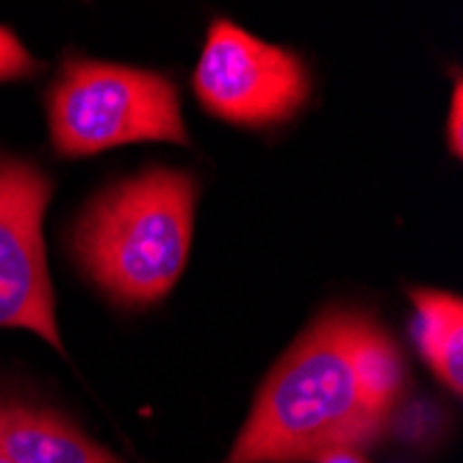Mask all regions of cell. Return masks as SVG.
Returning a JSON list of instances; mask_svg holds the SVG:
<instances>
[{
  "label": "cell",
  "instance_id": "obj_1",
  "mask_svg": "<svg viewBox=\"0 0 463 463\" xmlns=\"http://www.w3.org/2000/svg\"><path fill=\"white\" fill-rule=\"evenodd\" d=\"M405 392L392 335L358 311H330L303 333L252 405L225 463H303L381 436Z\"/></svg>",
  "mask_w": 463,
  "mask_h": 463
},
{
  "label": "cell",
  "instance_id": "obj_2",
  "mask_svg": "<svg viewBox=\"0 0 463 463\" xmlns=\"http://www.w3.org/2000/svg\"><path fill=\"white\" fill-rule=\"evenodd\" d=\"M197 184L181 170H153L106 189L78 220L72 250L106 294L147 306L170 291L189 259Z\"/></svg>",
  "mask_w": 463,
  "mask_h": 463
},
{
  "label": "cell",
  "instance_id": "obj_3",
  "mask_svg": "<svg viewBox=\"0 0 463 463\" xmlns=\"http://www.w3.org/2000/svg\"><path fill=\"white\" fill-rule=\"evenodd\" d=\"M48 125L56 153L67 158L134 142L189 139L170 78L92 59L64 64L48 98Z\"/></svg>",
  "mask_w": 463,
  "mask_h": 463
},
{
  "label": "cell",
  "instance_id": "obj_4",
  "mask_svg": "<svg viewBox=\"0 0 463 463\" xmlns=\"http://www.w3.org/2000/svg\"><path fill=\"white\" fill-rule=\"evenodd\" d=\"M192 87L205 111L236 125L294 117L311 95L306 64L244 28L217 20L205 36Z\"/></svg>",
  "mask_w": 463,
  "mask_h": 463
},
{
  "label": "cell",
  "instance_id": "obj_5",
  "mask_svg": "<svg viewBox=\"0 0 463 463\" xmlns=\"http://www.w3.org/2000/svg\"><path fill=\"white\" fill-rule=\"evenodd\" d=\"M53 184L36 164L0 153V327H23L61 353L42 241Z\"/></svg>",
  "mask_w": 463,
  "mask_h": 463
},
{
  "label": "cell",
  "instance_id": "obj_6",
  "mask_svg": "<svg viewBox=\"0 0 463 463\" xmlns=\"http://www.w3.org/2000/svg\"><path fill=\"white\" fill-rule=\"evenodd\" d=\"M0 452L14 463H119L53 411L0 400Z\"/></svg>",
  "mask_w": 463,
  "mask_h": 463
},
{
  "label": "cell",
  "instance_id": "obj_7",
  "mask_svg": "<svg viewBox=\"0 0 463 463\" xmlns=\"http://www.w3.org/2000/svg\"><path fill=\"white\" fill-rule=\"evenodd\" d=\"M413 339L439 381L460 394L463 386V303L458 294L416 288Z\"/></svg>",
  "mask_w": 463,
  "mask_h": 463
},
{
  "label": "cell",
  "instance_id": "obj_8",
  "mask_svg": "<svg viewBox=\"0 0 463 463\" xmlns=\"http://www.w3.org/2000/svg\"><path fill=\"white\" fill-rule=\"evenodd\" d=\"M39 70V61L25 51L23 42L0 25V80L31 78Z\"/></svg>",
  "mask_w": 463,
  "mask_h": 463
},
{
  "label": "cell",
  "instance_id": "obj_9",
  "mask_svg": "<svg viewBox=\"0 0 463 463\" xmlns=\"http://www.w3.org/2000/svg\"><path fill=\"white\" fill-rule=\"evenodd\" d=\"M460 80L455 83V98H452V111H449V147L455 156H460V139H463V128H460Z\"/></svg>",
  "mask_w": 463,
  "mask_h": 463
},
{
  "label": "cell",
  "instance_id": "obj_10",
  "mask_svg": "<svg viewBox=\"0 0 463 463\" xmlns=\"http://www.w3.org/2000/svg\"><path fill=\"white\" fill-rule=\"evenodd\" d=\"M314 463H366V458L358 449H333L319 455Z\"/></svg>",
  "mask_w": 463,
  "mask_h": 463
},
{
  "label": "cell",
  "instance_id": "obj_11",
  "mask_svg": "<svg viewBox=\"0 0 463 463\" xmlns=\"http://www.w3.org/2000/svg\"><path fill=\"white\" fill-rule=\"evenodd\" d=\"M0 463H14V460H9V458H6L4 452H0Z\"/></svg>",
  "mask_w": 463,
  "mask_h": 463
}]
</instances>
